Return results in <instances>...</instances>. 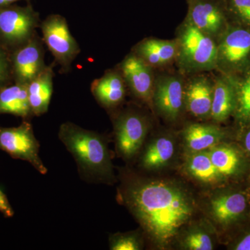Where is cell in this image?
<instances>
[{
	"label": "cell",
	"mask_w": 250,
	"mask_h": 250,
	"mask_svg": "<svg viewBox=\"0 0 250 250\" xmlns=\"http://www.w3.org/2000/svg\"><path fill=\"white\" fill-rule=\"evenodd\" d=\"M118 198L149 238L161 247L168 245L193 214L190 197L170 182L125 179Z\"/></svg>",
	"instance_id": "obj_1"
},
{
	"label": "cell",
	"mask_w": 250,
	"mask_h": 250,
	"mask_svg": "<svg viewBox=\"0 0 250 250\" xmlns=\"http://www.w3.org/2000/svg\"><path fill=\"white\" fill-rule=\"evenodd\" d=\"M59 139L73 156L82 180L90 184L113 183L111 153L104 136L66 122L59 128Z\"/></svg>",
	"instance_id": "obj_2"
},
{
	"label": "cell",
	"mask_w": 250,
	"mask_h": 250,
	"mask_svg": "<svg viewBox=\"0 0 250 250\" xmlns=\"http://www.w3.org/2000/svg\"><path fill=\"white\" fill-rule=\"evenodd\" d=\"M179 66L185 72L213 70L218 65V45L211 36L185 21L179 31Z\"/></svg>",
	"instance_id": "obj_3"
},
{
	"label": "cell",
	"mask_w": 250,
	"mask_h": 250,
	"mask_svg": "<svg viewBox=\"0 0 250 250\" xmlns=\"http://www.w3.org/2000/svg\"><path fill=\"white\" fill-rule=\"evenodd\" d=\"M40 147L29 121L25 120L15 127L0 126V150L7 153L13 159L27 161L44 175L48 170L39 156Z\"/></svg>",
	"instance_id": "obj_4"
},
{
	"label": "cell",
	"mask_w": 250,
	"mask_h": 250,
	"mask_svg": "<svg viewBox=\"0 0 250 250\" xmlns=\"http://www.w3.org/2000/svg\"><path fill=\"white\" fill-rule=\"evenodd\" d=\"M42 41L53 55L62 72L71 68L72 62L80 53V47L69 29L66 19L52 14L41 23Z\"/></svg>",
	"instance_id": "obj_5"
},
{
	"label": "cell",
	"mask_w": 250,
	"mask_h": 250,
	"mask_svg": "<svg viewBox=\"0 0 250 250\" xmlns=\"http://www.w3.org/2000/svg\"><path fill=\"white\" fill-rule=\"evenodd\" d=\"M39 13L31 4L0 8V38L10 45L27 42L40 27Z\"/></svg>",
	"instance_id": "obj_6"
},
{
	"label": "cell",
	"mask_w": 250,
	"mask_h": 250,
	"mask_svg": "<svg viewBox=\"0 0 250 250\" xmlns=\"http://www.w3.org/2000/svg\"><path fill=\"white\" fill-rule=\"evenodd\" d=\"M148 123L139 112L128 110L121 113L114 123L117 152L126 160L137 155L147 134Z\"/></svg>",
	"instance_id": "obj_7"
},
{
	"label": "cell",
	"mask_w": 250,
	"mask_h": 250,
	"mask_svg": "<svg viewBox=\"0 0 250 250\" xmlns=\"http://www.w3.org/2000/svg\"><path fill=\"white\" fill-rule=\"evenodd\" d=\"M43 43L36 33L13 54V70L16 83L27 85L46 66Z\"/></svg>",
	"instance_id": "obj_8"
},
{
	"label": "cell",
	"mask_w": 250,
	"mask_h": 250,
	"mask_svg": "<svg viewBox=\"0 0 250 250\" xmlns=\"http://www.w3.org/2000/svg\"><path fill=\"white\" fill-rule=\"evenodd\" d=\"M184 89L177 77L166 75L154 81L152 103L161 116L172 121L179 118L184 104Z\"/></svg>",
	"instance_id": "obj_9"
},
{
	"label": "cell",
	"mask_w": 250,
	"mask_h": 250,
	"mask_svg": "<svg viewBox=\"0 0 250 250\" xmlns=\"http://www.w3.org/2000/svg\"><path fill=\"white\" fill-rule=\"evenodd\" d=\"M120 68L133 95L144 103H152L154 80L151 65L132 53L123 60Z\"/></svg>",
	"instance_id": "obj_10"
},
{
	"label": "cell",
	"mask_w": 250,
	"mask_h": 250,
	"mask_svg": "<svg viewBox=\"0 0 250 250\" xmlns=\"http://www.w3.org/2000/svg\"><path fill=\"white\" fill-rule=\"evenodd\" d=\"M187 22L214 38L223 30L225 17L221 0H188Z\"/></svg>",
	"instance_id": "obj_11"
},
{
	"label": "cell",
	"mask_w": 250,
	"mask_h": 250,
	"mask_svg": "<svg viewBox=\"0 0 250 250\" xmlns=\"http://www.w3.org/2000/svg\"><path fill=\"white\" fill-rule=\"evenodd\" d=\"M250 56V31L235 29L223 36L218 45V65L239 66Z\"/></svg>",
	"instance_id": "obj_12"
},
{
	"label": "cell",
	"mask_w": 250,
	"mask_h": 250,
	"mask_svg": "<svg viewBox=\"0 0 250 250\" xmlns=\"http://www.w3.org/2000/svg\"><path fill=\"white\" fill-rule=\"evenodd\" d=\"M90 89L99 104L111 109L119 106L124 100L126 83L121 71L108 70L92 82Z\"/></svg>",
	"instance_id": "obj_13"
},
{
	"label": "cell",
	"mask_w": 250,
	"mask_h": 250,
	"mask_svg": "<svg viewBox=\"0 0 250 250\" xmlns=\"http://www.w3.org/2000/svg\"><path fill=\"white\" fill-rule=\"evenodd\" d=\"M213 88L214 84L205 76L192 79L184 89V104L188 111L198 118L210 116Z\"/></svg>",
	"instance_id": "obj_14"
},
{
	"label": "cell",
	"mask_w": 250,
	"mask_h": 250,
	"mask_svg": "<svg viewBox=\"0 0 250 250\" xmlns=\"http://www.w3.org/2000/svg\"><path fill=\"white\" fill-rule=\"evenodd\" d=\"M53 65H46L27 84L28 98L33 116H41L48 111L53 93Z\"/></svg>",
	"instance_id": "obj_15"
},
{
	"label": "cell",
	"mask_w": 250,
	"mask_h": 250,
	"mask_svg": "<svg viewBox=\"0 0 250 250\" xmlns=\"http://www.w3.org/2000/svg\"><path fill=\"white\" fill-rule=\"evenodd\" d=\"M151 66L166 65L177 58V41L148 39L135 46L134 52Z\"/></svg>",
	"instance_id": "obj_16"
},
{
	"label": "cell",
	"mask_w": 250,
	"mask_h": 250,
	"mask_svg": "<svg viewBox=\"0 0 250 250\" xmlns=\"http://www.w3.org/2000/svg\"><path fill=\"white\" fill-rule=\"evenodd\" d=\"M14 115L24 120L33 116L31 113L27 85L16 83L0 89V114Z\"/></svg>",
	"instance_id": "obj_17"
},
{
	"label": "cell",
	"mask_w": 250,
	"mask_h": 250,
	"mask_svg": "<svg viewBox=\"0 0 250 250\" xmlns=\"http://www.w3.org/2000/svg\"><path fill=\"white\" fill-rule=\"evenodd\" d=\"M184 136L188 149L191 152H197L216 146L223 139V133L216 126L194 123L186 128Z\"/></svg>",
	"instance_id": "obj_18"
},
{
	"label": "cell",
	"mask_w": 250,
	"mask_h": 250,
	"mask_svg": "<svg viewBox=\"0 0 250 250\" xmlns=\"http://www.w3.org/2000/svg\"><path fill=\"white\" fill-rule=\"evenodd\" d=\"M236 96L231 80L220 78L213 88L210 117L213 121L223 122L228 119L236 110Z\"/></svg>",
	"instance_id": "obj_19"
},
{
	"label": "cell",
	"mask_w": 250,
	"mask_h": 250,
	"mask_svg": "<svg viewBox=\"0 0 250 250\" xmlns=\"http://www.w3.org/2000/svg\"><path fill=\"white\" fill-rule=\"evenodd\" d=\"M247 200L241 193L222 195L210 202L212 215L217 222L228 224L239 218L246 209Z\"/></svg>",
	"instance_id": "obj_20"
},
{
	"label": "cell",
	"mask_w": 250,
	"mask_h": 250,
	"mask_svg": "<svg viewBox=\"0 0 250 250\" xmlns=\"http://www.w3.org/2000/svg\"><path fill=\"white\" fill-rule=\"evenodd\" d=\"M174 149V143L170 138H158L154 140L143 152L141 166L148 170L164 167L173 157Z\"/></svg>",
	"instance_id": "obj_21"
},
{
	"label": "cell",
	"mask_w": 250,
	"mask_h": 250,
	"mask_svg": "<svg viewBox=\"0 0 250 250\" xmlns=\"http://www.w3.org/2000/svg\"><path fill=\"white\" fill-rule=\"evenodd\" d=\"M187 168L194 178L206 184H215L223 178L210 159L208 150L192 152L187 161Z\"/></svg>",
	"instance_id": "obj_22"
},
{
	"label": "cell",
	"mask_w": 250,
	"mask_h": 250,
	"mask_svg": "<svg viewBox=\"0 0 250 250\" xmlns=\"http://www.w3.org/2000/svg\"><path fill=\"white\" fill-rule=\"evenodd\" d=\"M208 152L212 163L223 177L233 175L239 168L241 159L234 148L217 145Z\"/></svg>",
	"instance_id": "obj_23"
},
{
	"label": "cell",
	"mask_w": 250,
	"mask_h": 250,
	"mask_svg": "<svg viewBox=\"0 0 250 250\" xmlns=\"http://www.w3.org/2000/svg\"><path fill=\"white\" fill-rule=\"evenodd\" d=\"M232 83L236 91L237 117L242 121H250V73L241 82Z\"/></svg>",
	"instance_id": "obj_24"
},
{
	"label": "cell",
	"mask_w": 250,
	"mask_h": 250,
	"mask_svg": "<svg viewBox=\"0 0 250 250\" xmlns=\"http://www.w3.org/2000/svg\"><path fill=\"white\" fill-rule=\"evenodd\" d=\"M109 247L111 250H139L141 242L136 233H117L110 237Z\"/></svg>",
	"instance_id": "obj_25"
},
{
	"label": "cell",
	"mask_w": 250,
	"mask_h": 250,
	"mask_svg": "<svg viewBox=\"0 0 250 250\" xmlns=\"http://www.w3.org/2000/svg\"><path fill=\"white\" fill-rule=\"evenodd\" d=\"M184 247L190 250H211L213 241L207 233L201 231H192L184 240Z\"/></svg>",
	"instance_id": "obj_26"
},
{
	"label": "cell",
	"mask_w": 250,
	"mask_h": 250,
	"mask_svg": "<svg viewBox=\"0 0 250 250\" xmlns=\"http://www.w3.org/2000/svg\"><path fill=\"white\" fill-rule=\"evenodd\" d=\"M228 5L234 14L250 25V0H228Z\"/></svg>",
	"instance_id": "obj_27"
},
{
	"label": "cell",
	"mask_w": 250,
	"mask_h": 250,
	"mask_svg": "<svg viewBox=\"0 0 250 250\" xmlns=\"http://www.w3.org/2000/svg\"><path fill=\"white\" fill-rule=\"evenodd\" d=\"M9 77V63L7 55L4 49L0 47V89L7 82Z\"/></svg>",
	"instance_id": "obj_28"
},
{
	"label": "cell",
	"mask_w": 250,
	"mask_h": 250,
	"mask_svg": "<svg viewBox=\"0 0 250 250\" xmlns=\"http://www.w3.org/2000/svg\"><path fill=\"white\" fill-rule=\"evenodd\" d=\"M0 212L6 218H11L14 216V211L7 197L4 192L0 188Z\"/></svg>",
	"instance_id": "obj_29"
},
{
	"label": "cell",
	"mask_w": 250,
	"mask_h": 250,
	"mask_svg": "<svg viewBox=\"0 0 250 250\" xmlns=\"http://www.w3.org/2000/svg\"><path fill=\"white\" fill-rule=\"evenodd\" d=\"M235 250H250V233L245 236L239 243L237 244Z\"/></svg>",
	"instance_id": "obj_30"
},
{
	"label": "cell",
	"mask_w": 250,
	"mask_h": 250,
	"mask_svg": "<svg viewBox=\"0 0 250 250\" xmlns=\"http://www.w3.org/2000/svg\"><path fill=\"white\" fill-rule=\"evenodd\" d=\"M18 1H21V0H0V8L9 6V5L14 4V3ZM24 1H27L28 2H29L30 0H24Z\"/></svg>",
	"instance_id": "obj_31"
},
{
	"label": "cell",
	"mask_w": 250,
	"mask_h": 250,
	"mask_svg": "<svg viewBox=\"0 0 250 250\" xmlns=\"http://www.w3.org/2000/svg\"><path fill=\"white\" fill-rule=\"evenodd\" d=\"M245 146L248 152L250 154V130L247 133L246 138H245Z\"/></svg>",
	"instance_id": "obj_32"
}]
</instances>
